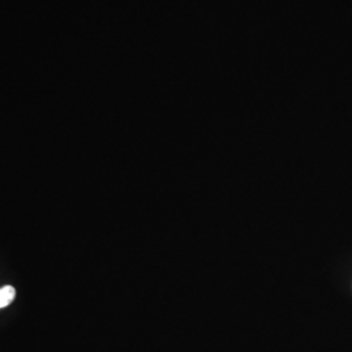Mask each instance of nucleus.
Segmentation results:
<instances>
[{
  "mask_svg": "<svg viewBox=\"0 0 352 352\" xmlns=\"http://www.w3.org/2000/svg\"><path fill=\"white\" fill-rule=\"evenodd\" d=\"M16 298V289L12 286H4L0 289V309L12 304Z\"/></svg>",
  "mask_w": 352,
  "mask_h": 352,
  "instance_id": "nucleus-1",
  "label": "nucleus"
}]
</instances>
